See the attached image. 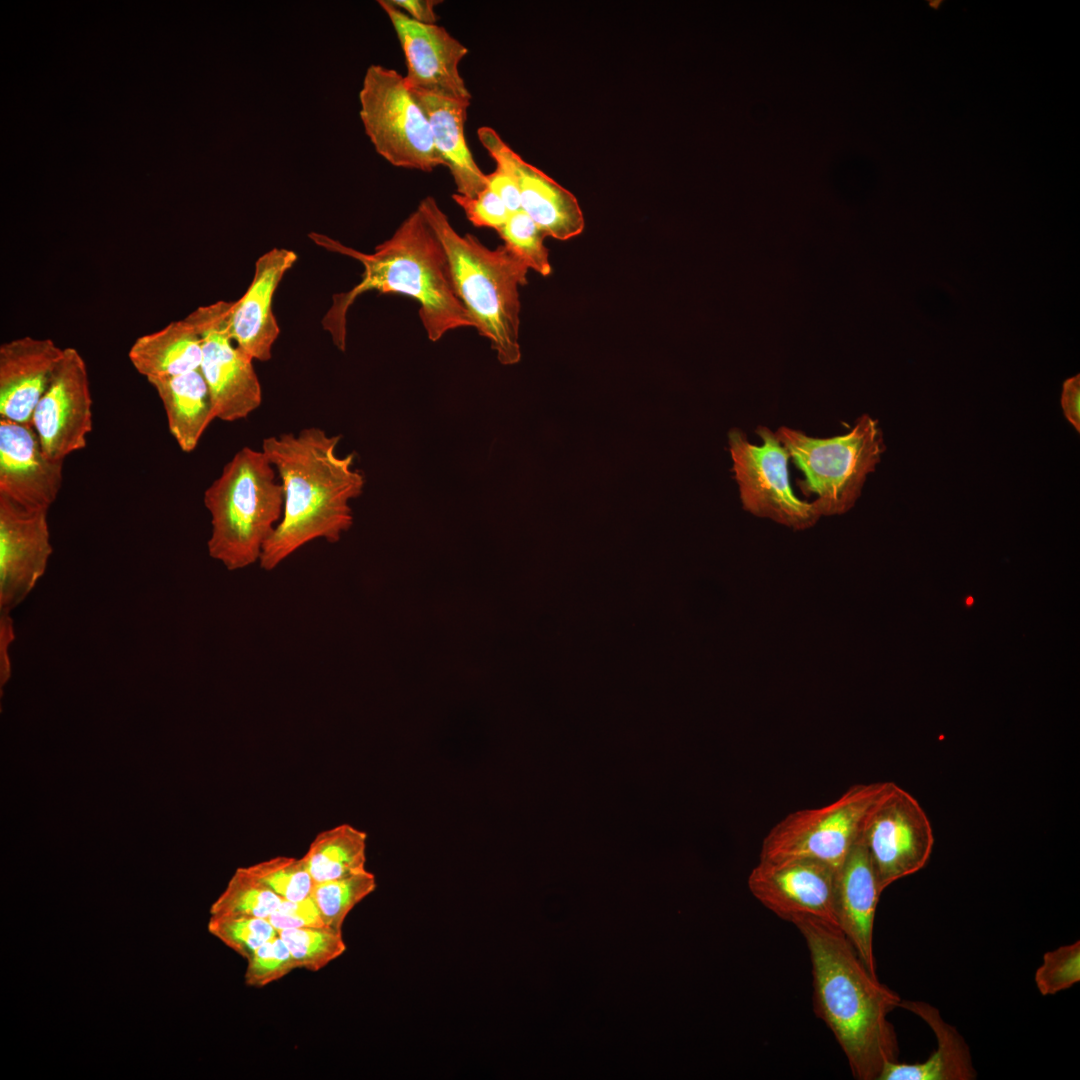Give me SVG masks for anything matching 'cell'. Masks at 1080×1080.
I'll return each mask as SVG.
<instances>
[{"label": "cell", "instance_id": "18", "mask_svg": "<svg viewBox=\"0 0 1080 1080\" xmlns=\"http://www.w3.org/2000/svg\"><path fill=\"white\" fill-rule=\"evenodd\" d=\"M297 254L273 248L261 255L252 281L229 313V332L235 345L249 358L268 361L280 329L273 313V296L285 273L297 261Z\"/></svg>", "mask_w": 1080, "mask_h": 1080}, {"label": "cell", "instance_id": "14", "mask_svg": "<svg viewBox=\"0 0 1080 1080\" xmlns=\"http://www.w3.org/2000/svg\"><path fill=\"white\" fill-rule=\"evenodd\" d=\"M378 3L402 47L408 87L414 92L471 103L472 96L458 69L468 53L467 47L442 26L416 22L389 0Z\"/></svg>", "mask_w": 1080, "mask_h": 1080}, {"label": "cell", "instance_id": "1", "mask_svg": "<svg viewBox=\"0 0 1080 1080\" xmlns=\"http://www.w3.org/2000/svg\"><path fill=\"white\" fill-rule=\"evenodd\" d=\"M340 435L319 427L282 433L262 441L284 493L280 522L264 545L259 564L272 571L316 539L336 543L353 522L350 501L361 495L363 474L354 454L340 456Z\"/></svg>", "mask_w": 1080, "mask_h": 1080}, {"label": "cell", "instance_id": "11", "mask_svg": "<svg viewBox=\"0 0 1080 1080\" xmlns=\"http://www.w3.org/2000/svg\"><path fill=\"white\" fill-rule=\"evenodd\" d=\"M232 302L200 306L187 317L202 340L200 371L207 384L215 419L234 422L247 418L262 403V388L253 361L234 343L229 332Z\"/></svg>", "mask_w": 1080, "mask_h": 1080}, {"label": "cell", "instance_id": "5", "mask_svg": "<svg viewBox=\"0 0 1080 1080\" xmlns=\"http://www.w3.org/2000/svg\"><path fill=\"white\" fill-rule=\"evenodd\" d=\"M277 478L265 453L246 446L205 490L204 505L211 517L208 553L229 571L260 561L283 514L284 493Z\"/></svg>", "mask_w": 1080, "mask_h": 1080}, {"label": "cell", "instance_id": "12", "mask_svg": "<svg viewBox=\"0 0 1080 1080\" xmlns=\"http://www.w3.org/2000/svg\"><path fill=\"white\" fill-rule=\"evenodd\" d=\"M836 875V868L814 859H759L748 887L763 906L785 921L815 919L838 927Z\"/></svg>", "mask_w": 1080, "mask_h": 1080}, {"label": "cell", "instance_id": "37", "mask_svg": "<svg viewBox=\"0 0 1080 1080\" xmlns=\"http://www.w3.org/2000/svg\"><path fill=\"white\" fill-rule=\"evenodd\" d=\"M1061 405L1067 421L1077 432H1080V381L1078 375L1065 381Z\"/></svg>", "mask_w": 1080, "mask_h": 1080}, {"label": "cell", "instance_id": "22", "mask_svg": "<svg viewBox=\"0 0 1080 1080\" xmlns=\"http://www.w3.org/2000/svg\"><path fill=\"white\" fill-rule=\"evenodd\" d=\"M412 92L427 115L436 151L451 173L456 193L474 197L487 187V180L466 142L464 127L471 103Z\"/></svg>", "mask_w": 1080, "mask_h": 1080}, {"label": "cell", "instance_id": "23", "mask_svg": "<svg viewBox=\"0 0 1080 1080\" xmlns=\"http://www.w3.org/2000/svg\"><path fill=\"white\" fill-rule=\"evenodd\" d=\"M166 413L168 428L183 452L196 449L209 424L215 419L205 379L199 370L149 378Z\"/></svg>", "mask_w": 1080, "mask_h": 1080}, {"label": "cell", "instance_id": "9", "mask_svg": "<svg viewBox=\"0 0 1080 1080\" xmlns=\"http://www.w3.org/2000/svg\"><path fill=\"white\" fill-rule=\"evenodd\" d=\"M755 433L762 439L761 445L750 443L738 428L728 432L732 470L744 510L795 531L811 528L821 516L811 502L793 493L788 452L768 427L760 425Z\"/></svg>", "mask_w": 1080, "mask_h": 1080}, {"label": "cell", "instance_id": "29", "mask_svg": "<svg viewBox=\"0 0 1080 1080\" xmlns=\"http://www.w3.org/2000/svg\"><path fill=\"white\" fill-rule=\"evenodd\" d=\"M245 869L283 900L300 901L311 896L314 881L303 858L278 856Z\"/></svg>", "mask_w": 1080, "mask_h": 1080}, {"label": "cell", "instance_id": "17", "mask_svg": "<svg viewBox=\"0 0 1080 1080\" xmlns=\"http://www.w3.org/2000/svg\"><path fill=\"white\" fill-rule=\"evenodd\" d=\"M63 481V461L50 459L32 425L0 419V494L31 510H47Z\"/></svg>", "mask_w": 1080, "mask_h": 1080}, {"label": "cell", "instance_id": "3", "mask_svg": "<svg viewBox=\"0 0 1080 1080\" xmlns=\"http://www.w3.org/2000/svg\"><path fill=\"white\" fill-rule=\"evenodd\" d=\"M804 937L812 965L816 1014L832 1031L859 1080H878L899 1054L888 1015L901 998L881 983L835 925L802 919L793 923Z\"/></svg>", "mask_w": 1080, "mask_h": 1080}, {"label": "cell", "instance_id": "38", "mask_svg": "<svg viewBox=\"0 0 1080 1080\" xmlns=\"http://www.w3.org/2000/svg\"><path fill=\"white\" fill-rule=\"evenodd\" d=\"M396 8L406 13L411 19L422 24H436L434 8L438 0H389Z\"/></svg>", "mask_w": 1080, "mask_h": 1080}, {"label": "cell", "instance_id": "27", "mask_svg": "<svg viewBox=\"0 0 1080 1080\" xmlns=\"http://www.w3.org/2000/svg\"><path fill=\"white\" fill-rule=\"evenodd\" d=\"M283 899L239 867L227 887L210 908L211 917L251 916L267 918Z\"/></svg>", "mask_w": 1080, "mask_h": 1080}, {"label": "cell", "instance_id": "6", "mask_svg": "<svg viewBox=\"0 0 1080 1080\" xmlns=\"http://www.w3.org/2000/svg\"><path fill=\"white\" fill-rule=\"evenodd\" d=\"M775 434L804 474L797 483L803 494L817 496L811 503L820 516L852 509L886 450L878 420L868 414L860 416L850 432L835 437L815 438L787 426Z\"/></svg>", "mask_w": 1080, "mask_h": 1080}, {"label": "cell", "instance_id": "4", "mask_svg": "<svg viewBox=\"0 0 1080 1080\" xmlns=\"http://www.w3.org/2000/svg\"><path fill=\"white\" fill-rule=\"evenodd\" d=\"M440 240L456 293L480 336L487 338L497 359L513 365L521 359L519 287L529 268L505 245L489 249L472 234H459L435 198L417 207Z\"/></svg>", "mask_w": 1080, "mask_h": 1080}, {"label": "cell", "instance_id": "2", "mask_svg": "<svg viewBox=\"0 0 1080 1080\" xmlns=\"http://www.w3.org/2000/svg\"><path fill=\"white\" fill-rule=\"evenodd\" d=\"M308 236L327 251L357 260L364 269L358 284L332 296V304L322 319L323 328L339 350L346 347L349 308L371 290L402 294L417 301L420 321L432 342L451 330L474 327L456 293L445 250L418 208L372 253L358 251L321 233L311 232Z\"/></svg>", "mask_w": 1080, "mask_h": 1080}, {"label": "cell", "instance_id": "21", "mask_svg": "<svg viewBox=\"0 0 1080 1080\" xmlns=\"http://www.w3.org/2000/svg\"><path fill=\"white\" fill-rule=\"evenodd\" d=\"M900 1007L920 1017L936 1037V1050L924 1061H889L878 1080H973L977 1076L964 1037L946 1022L939 1010L923 1001L901 1000Z\"/></svg>", "mask_w": 1080, "mask_h": 1080}, {"label": "cell", "instance_id": "15", "mask_svg": "<svg viewBox=\"0 0 1080 1080\" xmlns=\"http://www.w3.org/2000/svg\"><path fill=\"white\" fill-rule=\"evenodd\" d=\"M47 513L0 494V617H9L46 570L53 551Z\"/></svg>", "mask_w": 1080, "mask_h": 1080}, {"label": "cell", "instance_id": "13", "mask_svg": "<svg viewBox=\"0 0 1080 1080\" xmlns=\"http://www.w3.org/2000/svg\"><path fill=\"white\" fill-rule=\"evenodd\" d=\"M31 425L50 459L63 461L86 447L93 428L92 397L87 366L77 349L64 348Z\"/></svg>", "mask_w": 1080, "mask_h": 1080}, {"label": "cell", "instance_id": "35", "mask_svg": "<svg viewBox=\"0 0 1080 1080\" xmlns=\"http://www.w3.org/2000/svg\"><path fill=\"white\" fill-rule=\"evenodd\" d=\"M266 919L277 931L325 926L311 896L300 901L283 900L280 907Z\"/></svg>", "mask_w": 1080, "mask_h": 1080}, {"label": "cell", "instance_id": "25", "mask_svg": "<svg viewBox=\"0 0 1080 1080\" xmlns=\"http://www.w3.org/2000/svg\"><path fill=\"white\" fill-rule=\"evenodd\" d=\"M367 834L349 824L318 833L302 857L314 884L365 870Z\"/></svg>", "mask_w": 1080, "mask_h": 1080}, {"label": "cell", "instance_id": "34", "mask_svg": "<svg viewBox=\"0 0 1080 1080\" xmlns=\"http://www.w3.org/2000/svg\"><path fill=\"white\" fill-rule=\"evenodd\" d=\"M453 201L462 208L467 219L476 227L499 230L510 213L499 196L488 186L474 197L454 193Z\"/></svg>", "mask_w": 1080, "mask_h": 1080}, {"label": "cell", "instance_id": "32", "mask_svg": "<svg viewBox=\"0 0 1080 1080\" xmlns=\"http://www.w3.org/2000/svg\"><path fill=\"white\" fill-rule=\"evenodd\" d=\"M1080 981V941L1060 946L1043 955V962L1035 972L1039 992L1054 995Z\"/></svg>", "mask_w": 1080, "mask_h": 1080}, {"label": "cell", "instance_id": "7", "mask_svg": "<svg viewBox=\"0 0 1080 1080\" xmlns=\"http://www.w3.org/2000/svg\"><path fill=\"white\" fill-rule=\"evenodd\" d=\"M360 118L376 152L395 167L432 172L445 165L427 115L404 76L370 65L359 92Z\"/></svg>", "mask_w": 1080, "mask_h": 1080}, {"label": "cell", "instance_id": "26", "mask_svg": "<svg viewBox=\"0 0 1080 1080\" xmlns=\"http://www.w3.org/2000/svg\"><path fill=\"white\" fill-rule=\"evenodd\" d=\"M376 888L375 875L368 870L313 886L311 897L325 926L342 931L349 912Z\"/></svg>", "mask_w": 1080, "mask_h": 1080}, {"label": "cell", "instance_id": "31", "mask_svg": "<svg viewBox=\"0 0 1080 1080\" xmlns=\"http://www.w3.org/2000/svg\"><path fill=\"white\" fill-rule=\"evenodd\" d=\"M209 932L244 959L278 935L266 919L251 916L210 917Z\"/></svg>", "mask_w": 1080, "mask_h": 1080}, {"label": "cell", "instance_id": "39", "mask_svg": "<svg viewBox=\"0 0 1080 1080\" xmlns=\"http://www.w3.org/2000/svg\"><path fill=\"white\" fill-rule=\"evenodd\" d=\"M965 602H966L967 606H971L974 603V599H973V597L969 596V597L966 598Z\"/></svg>", "mask_w": 1080, "mask_h": 1080}, {"label": "cell", "instance_id": "10", "mask_svg": "<svg viewBox=\"0 0 1080 1080\" xmlns=\"http://www.w3.org/2000/svg\"><path fill=\"white\" fill-rule=\"evenodd\" d=\"M884 891L925 867L934 847L929 817L917 799L891 782L870 809L860 835Z\"/></svg>", "mask_w": 1080, "mask_h": 1080}, {"label": "cell", "instance_id": "24", "mask_svg": "<svg viewBox=\"0 0 1080 1080\" xmlns=\"http://www.w3.org/2000/svg\"><path fill=\"white\" fill-rule=\"evenodd\" d=\"M128 357L136 371L146 379L199 370L201 336L186 316L138 337L130 347Z\"/></svg>", "mask_w": 1080, "mask_h": 1080}, {"label": "cell", "instance_id": "16", "mask_svg": "<svg viewBox=\"0 0 1080 1080\" xmlns=\"http://www.w3.org/2000/svg\"><path fill=\"white\" fill-rule=\"evenodd\" d=\"M477 136L495 163L514 177L520 191L521 209L547 237L566 241L583 232L584 215L573 193L526 162L493 128L480 127Z\"/></svg>", "mask_w": 1080, "mask_h": 1080}, {"label": "cell", "instance_id": "36", "mask_svg": "<svg viewBox=\"0 0 1080 1080\" xmlns=\"http://www.w3.org/2000/svg\"><path fill=\"white\" fill-rule=\"evenodd\" d=\"M486 180L487 186L499 196L510 214L522 210L518 184L505 168L496 164L495 170L486 174Z\"/></svg>", "mask_w": 1080, "mask_h": 1080}, {"label": "cell", "instance_id": "8", "mask_svg": "<svg viewBox=\"0 0 1080 1080\" xmlns=\"http://www.w3.org/2000/svg\"><path fill=\"white\" fill-rule=\"evenodd\" d=\"M891 781L855 784L833 802L789 813L764 837L760 860L809 858L838 869Z\"/></svg>", "mask_w": 1080, "mask_h": 1080}, {"label": "cell", "instance_id": "28", "mask_svg": "<svg viewBox=\"0 0 1080 1080\" xmlns=\"http://www.w3.org/2000/svg\"><path fill=\"white\" fill-rule=\"evenodd\" d=\"M297 968L316 972L341 956L346 945L342 931L323 927H304L279 930Z\"/></svg>", "mask_w": 1080, "mask_h": 1080}, {"label": "cell", "instance_id": "20", "mask_svg": "<svg viewBox=\"0 0 1080 1080\" xmlns=\"http://www.w3.org/2000/svg\"><path fill=\"white\" fill-rule=\"evenodd\" d=\"M882 892L871 858L859 839L837 869L836 918L839 929L873 974V928Z\"/></svg>", "mask_w": 1080, "mask_h": 1080}, {"label": "cell", "instance_id": "19", "mask_svg": "<svg viewBox=\"0 0 1080 1080\" xmlns=\"http://www.w3.org/2000/svg\"><path fill=\"white\" fill-rule=\"evenodd\" d=\"M64 348L48 338L24 336L0 346V419L30 424Z\"/></svg>", "mask_w": 1080, "mask_h": 1080}, {"label": "cell", "instance_id": "33", "mask_svg": "<svg viewBox=\"0 0 1080 1080\" xmlns=\"http://www.w3.org/2000/svg\"><path fill=\"white\" fill-rule=\"evenodd\" d=\"M246 961L245 984L256 988L278 981L297 968L279 935L262 944Z\"/></svg>", "mask_w": 1080, "mask_h": 1080}, {"label": "cell", "instance_id": "30", "mask_svg": "<svg viewBox=\"0 0 1080 1080\" xmlns=\"http://www.w3.org/2000/svg\"><path fill=\"white\" fill-rule=\"evenodd\" d=\"M497 232L503 245L529 269L544 277L552 273L549 250L544 244L547 236L523 210L511 213Z\"/></svg>", "mask_w": 1080, "mask_h": 1080}]
</instances>
